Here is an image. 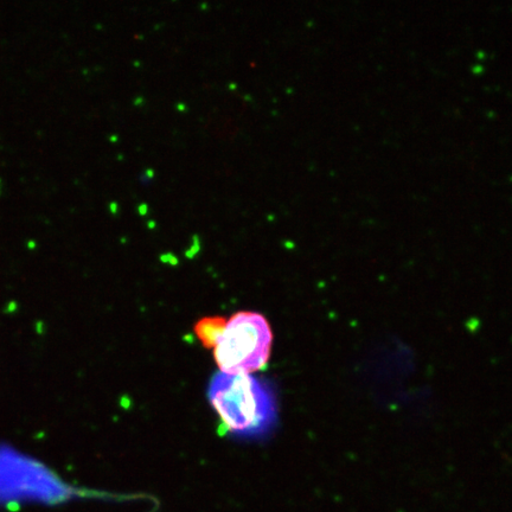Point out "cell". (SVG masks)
I'll return each mask as SVG.
<instances>
[{
    "mask_svg": "<svg viewBox=\"0 0 512 512\" xmlns=\"http://www.w3.org/2000/svg\"><path fill=\"white\" fill-rule=\"evenodd\" d=\"M208 398L224 426L236 437H264L278 419L273 388L252 375L216 374L210 381Z\"/></svg>",
    "mask_w": 512,
    "mask_h": 512,
    "instance_id": "6da1fadb",
    "label": "cell"
},
{
    "mask_svg": "<svg viewBox=\"0 0 512 512\" xmlns=\"http://www.w3.org/2000/svg\"><path fill=\"white\" fill-rule=\"evenodd\" d=\"M273 332L258 312L235 313L214 349L217 367L227 375H249L264 368L270 360Z\"/></svg>",
    "mask_w": 512,
    "mask_h": 512,
    "instance_id": "7a4b0ae2",
    "label": "cell"
},
{
    "mask_svg": "<svg viewBox=\"0 0 512 512\" xmlns=\"http://www.w3.org/2000/svg\"><path fill=\"white\" fill-rule=\"evenodd\" d=\"M228 319L221 316L204 317L195 325V334L204 348L215 349L226 330Z\"/></svg>",
    "mask_w": 512,
    "mask_h": 512,
    "instance_id": "3957f363",
    "label": "cell"
},
{
    "mask_svg": "<svg viewBox=\"0 0 512 512\" xmlns=\"http://www.w3.org/2000/svg\"><path fill=\"white\" fill-rule=\"evenodd\" d=\"M139 213H140V215H146V213H147V206H146V204H143V206L139 207Z\"/></svg>",
    "mask_w": 512,
    "mask_h": 512,
    "instance_id": "277c9868",
    "label": "cell"
}]
</instances>
